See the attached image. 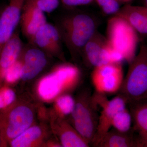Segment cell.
Segmentation results:
<instances>
[{"label":"cell","mask_w":147,"mask_h":147,"mask_svg":"<svg viewBox=\"0 0 147 147\" xmlns=\"http://www.w3.org/2000/svg\"><path fill=\"white\" fill-rule=\"evenodd\" d=\"M120 3L121 2L119 0H111L110 2L101 8L105 14L108 15L114 14L115 15L120 9Z\"/></svg>","instance_id":"25"},{"label":"cell","mask_w":147,"mask_h":147,"mask_svg":"<svg viewBox=\"0 0 147 147\" xmlns=\"http://www.w3.org/2000/svg\"><path fill=\"white\" fill-rule=\"evenodd\" d=\"M22 66V61L17 60L6 71L3 78L5 82L13 84L21 78Z\"/></svg>","instance_id":"22"},{"label":"cell","mask_w":147,"mask_h":147,"mask_svg":"<svg viewBox=\"0 0 147 147\" xmlns=\"http://www.w3.org/2000/svg\"><path fill=\"white\" fill-rule=\"evenodd\" d=\"M61 38L57 27L46 23L35 34L32 43L46 53L60 56L62 53Z\"/></svg>","instance_id":"11"},{"label":"cell","mask_w":147,"mask_h":147,"mask_svg":"<svg viewBox=\"0 0 147 147\" xmlns=\"http://www.w3.org/2000/svg\"><path fill=\"white\" fill-rule=\"evenodd\" d=\"M107 38L96 31L85 45L82 53L87 64L94 68L108 63L105 58Z\"/></svg>","instance_id":"13"},{"label":"cell","mask_w":147,"mask_h":147,"mask_svg":"<svg viewBox=\"0 0 147 147\" xmlns=\"http://www.w3.org/2000/svg\"><path fill=\"white\" fill-rule=\"evenodd\" d=\"M71 114L73 127L89 143L93 140L98 122L99 108L88 90L81 95Z\"/></svg>","instance_id":"4"},{"label":"cell","mask_w":147,"mask_h":147,"mask_svg":"<svg viewBox=\"0 0 147 147\" xmlns=\"http://www.w3.org/2000/svg\"><path fill=\"white\" fill-rule=\"evenodd\" d=\"M25 0H9L1 12L0 18V53L14 33L20 22Z\"/></svg>","instance_id":"8"},{"label":"cell","mask_w":147,"mask_h":147,"mask_svg":"<svg viewBox=\"0 0 147 147\" xmlns=\"http://www.w3.org/2000/svg\"><path fill=\"white\" fill-rule=\"evenodd\" d=\"M24 52L21 79L25 81L36 77L45 68L47 63L46 53L32 44Z\"/></svg>","instance_id":"12"},{"label":"cell","mask_w":147,"mask_h":147,"mask_svg":"<svg viewBox=\"0 0 147 147\" xmlns=\"http://www.w3.org/2000/svg\"><path fill=\"white\" fill-rule=\"evenodd\" d=\"M34 114L31 109L26 105L15 107L9 113L4 127L7 139L12 140L32 125Z\"/></svg>","instance_id":"9"},{"label":"cell","mask_w":147,"mask_h":147,"mask_svg":"<svg viewBox=\"0 0 147 147\" xmlns=\"http://www.w3.org/2000/svg\"><path fill=\"white\" fill-rule=\"evenodd\" d=\"M132 128L137 134L139 147H147V99L128 102Z\"/></svg>","instance_id":"14"},{"label":"cell","mask_w":147,"mask_h":147,"mask_svg":"<svg viewBox=\"0 0 147 147\" xmlns=\"http://www.w3.org/2000/svg\"><path fill=\"white\" fill-rule=\"evenodd\" d=\"M120 2L127 3L131 1L132 0H119Z\"/></svg>","instance_id":"28"},{"label":"cell","mask_w":147,"mask_h":147,"mask_svg":"<svg viewBox=\"0 0 147 147\" xmlns=\"http://www.w3.org/2000/svg\"><path fill=\"white\" fill-rule=\"evenodd\" d=\"M111 0H95L97 4L101 8L110 2Z\"/></svg>","instance_id":"27"},{"label":"cell","mask_w":147,"mask_h":147,"mask_svg":"<svg viewBox=\"0 0 147 147\" xmlns=\"http://www.w3.org/2000/svg\"><path fill=\"white\" fill-rule=\"evenodd\" d=\"M44 12L51 13L59 5V0H28Z\"/></svg>","instance_id":"24"},{"label":"cell","mask_w":147,"mask_h":147,"mask_svg":"<svg viewBox=\"0 0 147 147\" xmlns=\"http://www.w3.org/2000/svg\"><path fill=\"white\" fill-rule=\"evenodd\" d=\"M124 77L121 63H107L94 68L91 81L96 91L100 93L118 92Z\"/></svg>","instance_id":"7"},{"label":"cell","mask_w":147,"mask_h":147,"mask_svg":"<svg viewBox=\"0 0 147 147\" xmlns=\"http://www.w3.org/2000/svg\"><path fill=\"white\" fill-rule=\"evenodd\" d=\"M98 147H139L137 134L133 129L127 132L111 128L102 138Z\"/></svg>","instance_id":"17"},{"label":"cell","mask_w":147,"mask_h":147,"mask_svg":"<svg viewBox=\"0 0 147 147\" xmlns=\"http://www.w3.org/2000/svg\"><path fill=\"white\" fill-rule=\"evenodd\" d=\"M80 75V70L76 66L70 64L61 65L40 81L38 94L44 100H52L64 89L70 88L76 84Z\"/></svg>","instance_id":"5"},{"label":"cell","mask_w":147,"mask_h":147,"mask_svg":"<svg viewBox=\"0 0 147 147\" xmlns=\"http://www.w3.org/2000/svg\"><path fill=\"white\" fill-rule=\"evenodd\" d=\"M1 138H0V144H1Z\"/></svg>","instance_id":"30"},{"label":"cell","mask_w":147,"mask_h":147,"mask_svg":"<svg viewBox=\"0 0 147 147\" xmlns=\"http://www.w3.org/2000/svg\"><path fill=\"white\" fill-rule=\"evenodd\" d=\"M56 27L62 40L73 55L82 54L85 45L97 31L94 18L85 13L66 16Z\"/></svg>","instance_id":"1"},{"label":"cell","mask_w":147,"mask_h":147,"mask_svg":"<svg viewBox=\"0 0 147 147\" xmlns=\"http://www.w3.org/2000/svg\"><path fill=\"white\" fill-rule=\"evenodd\" d=\"M16 95L13 90L5 87L0 89V110L5 109L11 105L15 99Z\"/></svg>","instance_id":"23"},{"label":"cell","mask_w":147,"mask_h":147,"mask_svg":"<svg viewBox=\"0 0 147 147\" xmlns=\"http://www.w3.org/2000/svg\"><path fill=\"white\" fill-rule=\"evenodd\" d=\"M142 1H143L144 5L147 7V0H142Z\"/></svg>","instance_id":"29"},{"label":"cell","mask_w":147,"mask_h":147,"mask_svg":"<svg viewBox=\"0 0 147 147\" xmlns=\"http://www.w3.org/2000/svg\"><path fill=\"white\" fill-rule=\"evenodd\" d=\"M60 140L65 147H88L90 144L84 137L65 121H62L60 125Z\"/></svg>","instance_id":"18"},{"label":"cell","mask_w":147,"mask_h":147,"mask_svg":"<svg viewBox=\"0 0 147 147\" xmlns=\"http://www.w3.org/2000/svg\"><path fill=\"white\" fill-rule=\"evenodd\" d=\"M115 15L127 21L137 33L147 34V7L127 5Z\"/></svg>","instance_id":"15"},{"label":"cell","mask_w":147,"mask_h":147,"mask_svg":"<svg viewBox=\"0 0 147 147\" xmlns=\"http://www.w3.org/2000/svg\"><path fill=\"white\" fill-rule=\"evenodd\" d=\"M129 64L118 94L127 103L147 99V45L140 47L139 53Z\"/></svg>","instance_id":"2"},{"label":"cell","mask_w":147,"mask_h":147,"mask_svg":"<svg viewBox=\"0 0 147 147\" xmlns=\"http://www.w3.org/2000/svg\"><path fill=\"white\" fill-rule=\"evenodd\" d=\"M1 13H0V18H1Z\"/></svg>","instance_id":"31"},{"label":"cell","mask_w":147,"mask_h":147,"mask_svg":"<svg viewBox=\"0 0 147 147\" xmlns=\"http://www.w3.org/2000/svg\"><path fill=\"white\" fill-rule=\"evenodd\" d=\"M22 50L21 38L14 32L0 53V79H3L6 71L18 59Z\"/></svg>","instance_id":"16"},{"label":"cell","mask_w":147,"mask_h":147,"mask_svg":"<svg viewBox=\"0 0 147 147\" xmlns=\"http://www.w3.org/2000/svg\"><path fill=\"white\" fill-rule=\"evenodd\" d=\"M106 38L109 44L128 63L135 57L139 42L137 32L123 18L115 15L109 19Z\"/></svg>","instance_id":"3"},{"label":"cell","mask_w":147,"mask_h":147,"mask_svg":"<svg viewBox=\"0 0 147 147\" xmlns=\"http://www.w3.org/2000/svg\"><path fill=\"white\" fill-rule=\"evenodd\" d=\"M47 22L44 12L30 2L25 0L19 24L23 34L30 43L36 32Z\"/></svg>","instance_id":"10"},{"label":"cell","mask_w":147,"mask_h":147,"mask_svg":"<svg viewBox=\"0 0 147 147\" xmlns=\"http://www.w3.org/2000/svg\"><path fill=\"white\" fill-rule=\"evenodd\" d=\"M75 100L69 94H64L58 98L56 105L60 113L63 116L70 115L75 107Z\"/></svg>","instance_id":"21"},{"label":"cell","mask_w":147,"mask_h":147,"mask_svg":"<svg viewBox=\"0 0 147 147\" xmlns=\"http://www.w3.org/2000/svg\"><path fill=\"white\" fill-rule=\"evenodd\" d=\"M93 95L100 111L98 116L96 132L91 145L98 147L105 134L112 127V122L115 116L118 112L126 108V100L118 94L111 100H108L105 94L96 92Z\"/></svg>","instance_id":"6"},{"label":"cell","mask_w":147,"mask_h":147,"mask_svg":"<svg viewBox=\"0 0 147 147\" xmlns=\"http://www.w3.org/2000/svg\"><path fill=\"white\" fill-rule=\"evenodd\" d=\"M42 134V129L40 127H30L23 133L11 140V146L13 147L30 146L41 138Z\"/></svg>","instance_id":"19"},{"label":"cell","mask_w":147,"mask_h":147,"mask_svg":"<svg viewBox=\"0 0 147 147\" xmlns=\"http://www.w3.org/2000/svg\"><path fill=\"white\" fill-rule=\"evenodd\" d=\"M93 0H62L65 5L69 7L86 5L89 4Z\"/></svg>","instance_id":"26"},{"label":"cell","mask_w":147,"mask_h":147,"mask_svg":"<svg viewBox=\"0 0 147 147\" xmlns=\"http://www.w3.org/2000/svg\"><path fill=\"white\" fill-rule=\"evenodd\" d=\"M132 125L131 113L127 108L118 112L112 122V128L121 132L130 131L132 129Z\"/></svg>","instance_id":"20"}]
</instances>
